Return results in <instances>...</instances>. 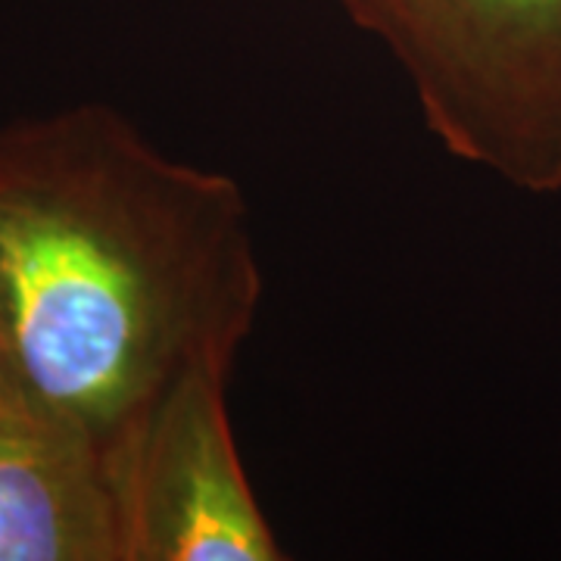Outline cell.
<instances>
[{"label":"cell","instance_id":"cell-3","mask_svg":"<svg viewBox=\"0 0 561 561\" xmlns=\"http://www.w3.org/2000/svg\"><path fill=\"white\" fill-rule=\"evenodd\" d=\"M231 368L181 375L110 456L125 561L284 559L238 453Z\"/></svg>","mask_w":561,"mask_h":561},{"label":"cell","instance_id":"cell-4","mask_svg":"<svg viewBox=\"0 0 561 561\" xmlns=\"http://www.w3.org/2000/svg\"><path fill=\"white\" fill-rule=\"evenodd\" d=\"M0 561H125L106 453L13 387L0 390Z\"/></svg>","mask_w":561,"mask_h":561},{"label":"cell","instance_id":"cell-5","mask_svg":"<svg viewBox=\"0 0 561 561\" xmlns=\"http://www.w3.org/2000/svg\"><path fill=\"white\" fill-rule=\"evenodd\" d=\"M10 383H7V378H3V371H0V390H7Z\"/></svg>","mask_w":561,"mask_h":561},{"label":"cell","instance_id":"cell-2","mask_svg":"<svg viewBox=\"0 0 561 561\" xmlns=\"http://www.w3.org/2000/svg\"><path fill=\"white\" fill-rule=\"evenodd\" d=\"M381 41L443 150L561 191V0H337Z\"/></svg>","mask_w":561,"mask_h":561},{"label":"cell","instance_id":"cell-1","mask_svg":"<svg viewBox=\"0 0 561 561\" xmlns=\"http://www.w3.org/2000/svg\"><path fill=\"white\" fill-rule=\"evenodd\" d=\"M260 302L238 181L101 101L0 128V371L106 459L181 375L234 365Z\"/></svg>","mask_w":561,"mask_h":561}]
</instances>
